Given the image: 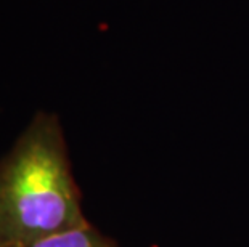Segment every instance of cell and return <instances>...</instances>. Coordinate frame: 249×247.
I'll return each mask as SVG.
<instances>
[{
  "label": "cell",
  "mask_w": 249,
  "mask_h": 247,
  "mask_svg": "<svg viewBox=\"0 0 249 247\" xmlns=\"http://www.w3.org/2000/svg\"><path fill=\"white\" fill-rule=\"evenodd\" d=\"M87 223L65 135L39 111L0 161V247H17Z\"/></svg>",
  "instance_id": "cell-1"
},
{
  "label": "cell",
  "mask_w": 249,
  "mask_h": 247,
  "mask_svg": "<svg viewBox=\"0 0 249 247\" xmlns=\"http://www.w3.org/2000/svg\"><path fill=\"white\" fill-rule=\"evenodd\" d=\"M17 247H119L113 239L92 227L89 222L81 227L61 231V233L47 236L33 243Z\"/></svg>",
  "instance_id": "cell-2"
}]
</instances>
